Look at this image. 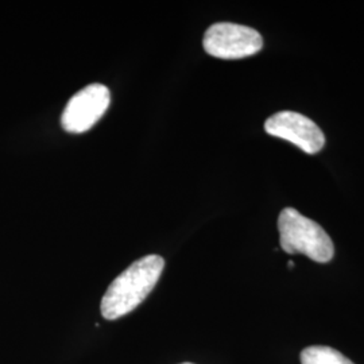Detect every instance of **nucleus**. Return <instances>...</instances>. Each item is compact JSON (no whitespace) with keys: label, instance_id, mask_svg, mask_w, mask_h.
<instances>
[{"label":"nucleus","instance_id":"obj_1","mask_svg":"<svg viewBox=\"0 0 364 364\" xmlns=\"http://www.w3.org/2000/svg\"><path fill=\"white\" fill-rule=\"evenodd\" d=\"M164 267L162 257L147 255L120 274L102 299L100 311L105 320H117L138 308L156 287Z\"/></svg>","mask_w":364,"mask_h":364},{"label":"nucleus","instance_id":"obj_2","mask_svg":"<svg viewBox=\"0 0 364 364\" xmlns=\"http://www.w3.org/2000/svg\"><path fill=\"white\" fill-rule=\"evenodd\" d=\"M278 231L281 248L287 254H302L318 263H328L335 255L332 239L324 228L296 209L281 212Z\"/></svg>","mask_w":364,"mask_h":364},{"label":"nucleus","instance_id":"obj_3","mask_svg":"<svg viewBox=\"0 0 364 364\" xmlns=\"http://www.w3.org/2000/svg\"><path fill=\"white\" fill-rule=\"evenodd\" d=\"M205 52L221 60H239L260 52L263 38L254 28L236 23H215L203 39Z\"/></svg>","mask_w":364,"mask_h":364},{"label":"nucleus","instance_id":"obj_4","mask_svg":"<svg viewBox=\"0 0 364 364\" xmlns=\"http://www.w3.org/2000/svg\"><path fill=\"white\" fill-rule=\"evenodd\" d=\"M111 102V95L103 84H91L78 91L66 105L61 126L66 132L81 134L91 130L103 117Z\"/></svg>","mask_w":364,"mask_h":364},{"label":"nucleus","instance_id":"obj_5","mask_svg":"<svg viewBox=\"0 0 364 364\" xmlns=\"http://www.w3.org/2000/svg\"><path fill=\"white\" fill-rule=\"evenodd\" d=\"M264 130L272 136L297 146L306 154H317L326 144L321 129L309 117L293 111L274 114L266 120Z\"/></svg>","mask_w":364,"mask_h":364},{"label":"nucleus","instance_id":"obj_6","mask_svg":"<svg viewBox=\"0 0 364 364\" xmlns=\"http://www.w3.org/2000/svg\"><path fill=\"white\" fill-rule=\"evenodd\" d=\"M302 364H355L343 353L324 346H313L301 352Z\"/></svg>","mask_w":364,"mask_h":364},{"label":"nucleus","instance_id":"obj_7","mask_svg":"<svg viewBox=\"0 0 364 364\" xmlns=\"http://www.w3.org/2000/svg\"><path fill=\"white\" fill-rule=\"evenodd\" d=\"M294 267V262H289V269H293Z\"/></svg>","mask_w":364,"mask_h":364},{"label":"nucleus","instance_id":"obj_8","mask_svg":"<svg viewBox=\"0 0 364 364\" xmlns=\"http://www.w3.org/2000/svg\"><path fill=\"white\" fill-rule=\"evenodd\" d=\"M182 364H193V363H182Z\"/></svg>","mask_w":364,"mask_h":364}]
</instances>
